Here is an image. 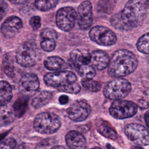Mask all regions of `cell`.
Returning a JSON list of instances; mask_svg holds the SVG:
<instances>
[{
	"label": "cell",
	"mask_w": 149,
	"mask_h": 149,
	"mask_svg": "<svg viewBox=\"0 0 149 149\" xmlns=\"http://www.w3.org/2000/svg\"><path fill=\"white\" fill-rule=\"evenodd\" d=\"M27 97L25 95L19 97L13 104V112L15 116L20 117L25 113L27 107Z\"/></svg>",
	"instance_id": "cell-21"
},
{
	"label": "cell",
	"mask_w": 149,
	"mask_h": 149,
	"mask_svg": "<svg viewBox=\"0 0 149 149\" xmlns=\"http://www.w3.org/2000/svg\"><path fill=\"white\" fill-rule=\"evenodd\" d=\"M106 147H107V149H115L113 147H112V146L110 144H109V143H108V144H107Z\"/></svg>",
	"instance_id": "cell-42"
},
{
	"label": "cell",
	"mask_w": 149,
	"mask_h": 149,
	"mask_svg": "<svg viewBox=\"0 0 149 149\" xmlns=\"http://www.w3.org/2000/svg\"><path fill=\"white\" fill-rule=\"evenodd\" d=\"M56 46L55 40L51 39H42L41 42V47L45 51L49 52L54 49Z\"/></svg>",
	"instance_id": "cell-31"
},
{
	"label": "cell",
	"mask_w": 149,
	"mask_h": 149,
	"mask_svg": "<svg viewBox=\"0 0 149 149\" xmlns=\"http://www.w3.org/2000/svg\"><path fill=\"white\" fill-rule=\"evenodd\" d=\"M51 144L49 143V141H44L42 143H40L36 147V149H51L52 147H51Z\"/></svg>",
	"instance_id": "cell-36"
},
{
	"label": "cell",
	"mask_w": 149,
	"mask_h": 149,
	"mask_svg": "<svg viewBox=\"0 0 149 149\" xmlns=\"http://www.w3.org/2000/svg\"><path fill=\"white\" fill-rule=\"evenodd\" d=\"M137 105H138L139 107H140V108H141V109H146V108H147L148 107V106H149L148 102L146 100H143V99L140 100L138 101Z\"/></svg>",
	"instance_id": "cell-37"
},
{
	"label": "cell",
	"mask_w": 149,
	"mask_h": 149,
	"mask_svg": "<svg viewBox=\"0 0 149 149\" xmlns=\"http://www.w3.org/2000/svg\"><path fill=\"white\" fill-rule=\"evenodd\" d=\"M83 87L87 90L91 92H97L101 90V84L92 79H83L81 80Z\"/></svg>",
	"instance_id": "cell-28"
},
{
	"label": "cell",
	"mask_w": 149,
	"mask_h": 149,
	"mask_svg": "<svg viewBox=\"0 0 149 149\" xmlns=\"http://www.w3.org/2000/svg\"><path fill=\"white\" fill-rule=\"evenodd\" d=\"M40 82L38 77L34 73H26L20 79L19 89L21 93L26 97L34 95L38 90Z\"/></svg>",
	"instance_id": "cell-12"
},
{
	"label": "cell",
	"mask_w": 149,
	"mask_h": 149,
	"mask_svg": "<svg viewBox=\"0 0 149 149\" xmlns=\"http://www.w3.org/2000/svg\"><path fill=\"white\" fill-rule=\"evenodd\" d=\"M133 149H143V148H141V147H134L133 148Z\"/></svg>",
	"instance_id": "cell-43"
},
{
	"label": "cell",
	"mask_w": 149,
	"mask_h": 149,
	"mask_svg": "<svg viewBox=\"0 0 149 149\" xmlns=\"http://www.w3.org/2000/svg\"><path fill=\"white\" fill-rule=\"evenodd\" d=\"M77 80L76 74L71 71H59L46 74L44 77L45 83L57 90L68 84L75 83Z\"/></svg>",
	"instance_id": "cell-6"
},
{
	"label": "cell",
	"mask_w": 149,
	"mask_h": 149,
	"mask_svg": "<svg viewBox=\"0 0 149 149\" xmlns=\"http://www.w3.org/2000/svg\"><path fill=\"white\" fill-rule=\"evenodd\" d=\"M52 97V93L48 91H41L36 94L33 97L31 101V105L34 108H40L47 104Z\"/></svg>",
	"instance_id": "cell-20"
},
{
	"label": "cell",
	"mask_w": 149,
	"mask_h": 149,
	"mask_svg": "<svg viewBox=\"0 0 149 149\" xmlns=\"http://www.w3.org/2000/svg\"><path fill=\"white\" fill-rule=\"evenodd\" d=\"M146 3L149 6V0H146Z\"/></svg>",
	"instance_id": "cell-45"
},
{
	"label": "cell",
	"mask_w": 149,
	"mask_h": 149,
	"mask_svg": "<svg viewBox=\"0 0 149 149\" xmlns=\"http://www.w3.org/2000/svg\"><path fill=\"white\" fill-rule=\"evenodd\" d=\"M10 2L14 3V4H23L26 3L28 0H9Z\"/></svg>",
	"instance_id": "cell-39"
},
{
	"label": "cell",
	"mask_w": 149,
	"mask_h": 149,
	"mask_svg": "<svg viewBox=\"0 0 149 149\" xmlns=\"http://www.w3.org/2000/svg\"><path fill=\"white\" fill-rule=\"evenodd\" d=\"M76 12L71 7L59 9L56 15V23L58 27L65 31H68L74 27L76 20Z\"/></svg>",
	"instance_id": "cell-10"
},
{
	"label": "cell",
	"mask_w": 149,
	"mask_h": 149,
	"mask_svg": "<svg viewBox=\"0 0 149 149\" xmlns=\"http://www.w3.org/2000/svg\"><path fill=\"white\" fill-rule=\"evenodd\" d=\"M30 24L34 30H37L41 26V18L38 16H33L30 20Z\"/></svg>",
	"instance_id": "cell-34"
},
{
	"label": "cell",
	"mask_w": 149,
	"mask_h": 149,
	"mask_svg": "<svg viewBox=\"0 0 149 149\" xmlns=\"http://www.w3.org/2000/svg\"><path fill=\"white\" fill-rule=\"evenodd\" d=\"M16 145L15 139L9 137L0 141V149H14Z\"/></svg>",
	"instance_id": "cell-32"
},
{
	"label": "cell",
	"mask_w": 149,
	"mask_h": 149,
	"mask_svg": "<svg viewBox=\"0 0 149 149\" xmlns=\"http://www.w3.org/2000/svg\"><path fill=\"white\" fill-rule=\"evenodd\" d=\"M138 62L135 55L129 51L120 49L116 51L108 65V73L114 77L127 76L133 72Z\"/></svg>",
	"instance_id": "cell-2"
},
{
	"label": "cell",
	"mask_w": 149,
	"mask_h": 149,
	"mask_svg": "<svg viewBox=\"0 0 149 149\" xmlns=\"http://www.w3.org/2000/svg\"><path fill=\"white\" fill-rule=\"evenodd\" d=\"M80 90L81 87L80 85L75 82L68 84L63 87H61L59 88L58 90L69 94H77L80 92Z\"/></svg>",
	"instance_id": "cell-30"
},
{
	"label": "cell",
	"mask_w": 149,
	"mask_h": 149,
	"mask_svg": "<svg viewBox=\"0 0 149 149\" xmlns=\"http://www.w3.org/2000/svg\"><path fill=\"white\" fill-rule=\"evenodd\" d=\"M76 19L80 28L88 29L93 23L92 5L89 1H83L78 7Z\"/></svg>",
	"instance_id": "cell-13"
},
{
	"label": "cell",
	"mask_w": 149,
	"mask_h": 149,
	"mask_svg": "<svg viewBox=\"0 0 149 149\" xmlns=\"http://www.w3.org/2000/svg\"><path fill=\"white\" fill-rule=\"evenodd\" d=\"M91 149H101V148H100V147H94V148H91Z\"/></svg>",
	"instance_id": "cell-44"
},
{
	"label": "cell",
	"mask_w": 149,
	"mask_h": 149,
	"mask_svg": "<svg viewBox=\"0 0 149 149\" xmlns=\"http://www.w3.org/2000/svg\"><path fill=\"white\" fill-rule=\"evenodd\" d=\"M41 38L42 39H51L55 40L57 39L56 31L50 28H45L41 33Z\"/></svg>",
	"instance_id": "cell-33"
},
{
	"label": "cell",
	"mask_w": 149,
	"mask_h": 149,
	"mask_svg": "<svg viewBox=\"0 0 149 149\" xmlns=\"http://www.w3.org/2000/svg\"><path fill=\"white\" fill-rule=\"evenodd\" d=\"M116 0H100L98 8L100 11L105 13H110L115 8Z\"/></svg>",
	"instance_id": "cell-29"
},
{
	"label": "cell",
	"mask_w": 149,
	"mask_h": 149,
	"mask_svg": "<svg viewBox=\"0 0 149 149\" xmlns=\"http://www.w3.org/2000/svg\"><path fill=\"white\" fill-rule=\"evenodd\" d=\"M51 149H66L65 147L61 146H55L52 147Z\"/></svg>",
	"instance_id": "cell-41"
},
{
	"label": "cell",
	"mask_w": 149,
	"mask_h": 149,
	"mask_svg": "<svg viewBox=\"0 0 149 149\" xmlns=\"http://www.w3.org/2000/svg\"><path fill=\"white\" fill-rule=\"evenodd\" d=\"M98 132L104 136L112 139L116 140L118 138V134L111 126L106 123H101L97 127Z\"/></svg>",
	"instance_id": "cell-25"
},
{
	"label": "cell",
	"mask_w": 149,
	"mask_h": 149,
	"mask_svg": "<svg viewBox=\"0 0 149 149\" xmlns=\"http://www.w3.org/2000/svg\"><path fill=\"white\" fill-rule=\"evenodd\" d=\"M147 15V7L142 0H130L120 12L111 19L112 25L120 30H129L141 25Z\"/></svg>",
	"instance_id": "cell-1"
},
{
	"label": "cell",
	"mask_w": 149,
	"mask_h": 149,
	"mask_svg": "<svg viewBox=\"0 0 149 149\" xmlns=\"http://www.w3.org/2000/svg\"><path fill=\"white\" fill-rule=\"evenodd\" d=\"M90 38L97 44L103 46H111L116 41L115 34L109 29L97 26L93 27L90 32Z\"/></svg>",
	"instance_id": "cell-9"
},
{
	"label": "cell",
	"mask_w": 149,
	"mask_h": 149,
	"mask_svg": "<svg viewBox=\"0 0 149 149\" xmlns=\"http://www.w3.org/2000/svg\"><path fill=\"white\" fill-rule=\"evenodd\" d=\"M23 26L21 19L13 16L8 17L2 23L1 31L2 35L6 38H12L16 36L20 31Z\"/></svg>",
	"instance_id": "cell-14"
},
{
	"label": "cell",
	"mask_w": 149,
	"mask_h": 149,
	"mask_svg": "<svg viewBox=\"0 0 149 149\" xmlns=\"http://www.w3.org/2000/svg\"><path fill=\"white\" fill-rule=\"evenodd\" d=\"M125 133L130 140L136 144L149 145V131L141 124L132 123L127 125L125 128Z\"/></svg>",
	"instance_id": "cell-8"
},
{
	"label": "cell",
	"mask_w": 149,
	"mask_h": 149,
	"mask_svg": "<svg viewBox=\"0 0 149 149\" xmlns=\"http://www.w3.org/2000/svg\"><path fill=\"white\" fill-rule=\"evenodd\" d=\"M144 119L147 126L149 128V111H147L144 114Z\"/></svg>",
	"instance_id": "cell-40"
},
{
	"label": "cell",
	"mask_w": 149,
	"mask_h": 149,
	"mask_svg": "<svg viewBox=\"0 0 149 149\" xmlns=\"http://www.w3.org/2000/svg\"><path fill=\"white\" fill-rule=\"evenodd\" d=\"M44 66L49 70H59L66 69L67 65L61 58L52 56L47 58L44 62Z\"/></svg>",
	"instance_id": "cell-18"
},
{
	"label": "cell",
	"mask_w": 149,
	"mask_h": 149,
	"mask_svg": "<svg viewBox=\"0 0 149 149\" xmlns=\"http://www.w3.org/2000/svg\"><path fill=\"white\" fill-rule=\"evenodd\" d=\"M3 69L5 74L10 77H13L15 76V66L12 56L10 54H6L2 59Z\"/></svg>",
	"instance_id": "cell-23"
},
{
	"label": "cell",
	"mask_w": 149,
	"mask_h": 149,
	"mask_svg": "<svg viewBox=\"0 0 149 149\" xmlns=\"http://www.w3.org/2000/svg\"><path fill=\"white\" fill-rule=\"evenodd\" d=\"M38 53L36 44L33 41H27L18 48L16 54V59L23 67H31L36 65L38 60Z\"/></svg>",
	"instance_id": "cell-4"
},
{
	"label": "cell",
	"mask_w": 149,
	"mask_h": 149,
	"mask_svg": "<svg viewBox=\"0 0 149 149\" xmlns=\"http://www.w3.org/2000/svg\"><path fill=\"white\" fill-rule=\"evenodd\" d=\"M8 10V5L4 0H0V20L4 17Z\"/></svg>",
	"instance_id": "cell-35"
},
{
	"label": "cell",
	"mask_w": 149,
	"mask_h": 149,
	"mask_svg": "<svg viewBox=\"0 0 149 149\" xmlns=\"http://www.w3.org/2000/svg\"><path fill=\"white\" fill-rule=\"evenodd\" d=\"M59 117L52 112H42L36 116L34 120V129L41 134H52L60 128Z\"/></svg>",
	"instance_id": "cell-3"
},
{
	"label": "cell",
	"mask_w": 149,
	"mask_h": 149,
	"mask_svg": "<svg viewBox=\"0 0 149 149\" xmlns=\"http://www.w3.org/2000/svg\"><path fill=\"white\" fill-rule=\"evenodd\" d=\"M91 112V107L84 100L74 101L67 109V115L70 119L74 122L83 121Z\"/></svg>",
	"instance_id": "cell-11"
},
{
	"label": "cell",
	"mask_w": 149,
	"mask_h": 149,
	"mask_svg": "<svg viewBox=\"0 0 149 149\" xmlns=\"http://www.w3.org/2000/svg\"><path fill=\"white\" fill-rule=\"evenodd\" d=\"M69 101V97L66 95H62L59 98V102L61 104L65 105L68 103Z\"/></svg>",
	"instance_id": "cell-38"
},
{
	"label": "cell",
	"mask_w": 149,
	"mask_h": 149,
	"mask_svg": "<svg viewBox=\"0 0 149 149\" xmlns=\"http://www.w3.org/2000/svg\"><path fill=\"white\" fill-rule=\"evenodd\" d=\"M58 0H36L35 6L41 11H47L57 5Z\"/></svg>",
	"instance_id": "cell-26"
},
{
	"label": "cell",
	"mask_w": 149,
	"mask_h": 149,
	"mask_svg": "<svg viewBox=\"0 0 149 149\" xmlns=\"http://www.w3.org/2000/svg\"><path fill=\"white\" fill-rule=\"evenodd\" d=\"M137 48L141 53L149 54V33L143 35L138 40Z\"/></svg>",
	"instance_id": "cell-27"
},
{
	"label": "cell",
	"mask_w": 149,
	"mask_h": 149,
	"mask_svg": "<svg viewBox=\"0 0 149 149\" xmlns=\"http://www.w3.org/2000/svg\"><path fill=\"white\" fill-rule=\"evenodd\" d=\"M76 70L78 72L79 74L84 77V79H92L96 74L94 68L88 64L80 65L77 68Z\"/></svg>",
	"instance_id": "cell-24"
},
{
	"label": "cell",
	"mask_w": 149,
	"mask_h": 149,
	"mask_svg": "<svg viewBox=\"0 0 149 149\" xmlns=\"http://www.w3.org/2000/svg\"><path fill=\"white\" fill-rule=\"evenodd\" d=\"M66 143L69 149H85L86 140L79 132L70 131L66 135Z\"/></svg>",
	"instance_id": "cell-15"
},
{
	"label": "cell",
	"mask_w": 149,
	"mask_h": 149,
	"mask_svg": "<svg viewBox=\"0 0 149 149\" xmlns=\"http://www.w3.org/2000/svg\"><path fill=\"white\" fill-rule=\"evenodd\" d=\"M15 115L11 109L6 107L0 108V127L5 126L12 123Z\"/></svg>",
	"instance_id": "cell-22"
},
{
	"label": "cell",
	"mask_w": 149,
	"mask_h": 149,
	"mask_svg": "<svg viewBox=\"0 0 149 149\" xmlns=\"http://www.w3.org/2000/svg\"><path fill=\"white\" fill-rule=\"evenodd\" d=\"M130 82L125 79L118 77L109 82L104 88L105 97L112 100H121L126 97L131 91Z\"/></svg>",
	"instance_id": "cell-5"
},
{
	"label": "cell",
	"mask_w": 149,
	"mask_h": 149,
	"mask_svg": "<svg viewBox=\"0 0 149 149\" xmlns=\"http://www.w3.org/2000/svg\"><path fill=\"white\" fill-rule=\"evenodd\" d=\"M91 63L94 68L101 70L108 66L110 59L108 54L101 50L94 51L91 54Z\"/></svg>",
	"instance_id": "cell-16"
},
{
	"label": "cell",
	"mask_w": 149,
	"mask_h": 149,
	"mask_svg": "<svg viewBox=\"0 0 149 149\" xmlns=\"http://www.w3.org/2000/svg\"><path fill=\"white\" fill-rule=\"evenodd\" d=\"M12 98L10 85L5 81H0V107L5 106Z\"/></svg>",
	"instance_id": "cell-19"
},
{
	"label": "cell",
	"mask_w": 149,
	"mask_h": 149,
	"mask_svg": "<svg viewBox=\"0 0 149 149\" xmlns=\"http://www.w3.org/2000/svg\"><path fill=\"white\" fill-rule=\"evenodd\" d=\"M137 111V105L127 100H115L109 108V113L116 119H123L134 116Z\"/></svg>",
	"instance_id": "cell-7"
},
{
	"label": "cell",
	"mask_w": 149,
	"mask_h": 149,
	"mask_svg": "<svg viewBox=\"0 0 149 149\" xmlns=\"http://www.w3.org/2000/svg\"><path fill=\"white\" fill-rule=\"evenodd\" d=\"M91 62V54H83L79 49H74L70 54V63L75 69L80 65H87Z\"/></svg>",
	"instance_id": "cell-17"
}]
</instances>
